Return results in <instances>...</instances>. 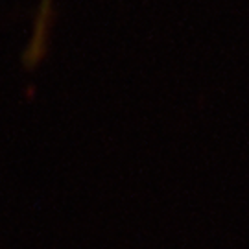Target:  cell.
Listing matches in <instances>:
<instances>
[{
	"mask_svg": "<svg viewBox=\"0 0 249 249\" xmlns=\"http://www.w3.org/2000/svg\"><path fill=\"white\" fill-rule=\"evenodd\" d=\"M52 24H53V0H37L34 24H32V34H30L28 45L24 48V53H22V63H24V67L30 69V71L37 69L46 57V53H48Z\"/></svg>",
	"mask_w": 249,
	"mask_h": 249,
	"instance_id": "cell-1",
	"label": "cell"
}]
</instances>
